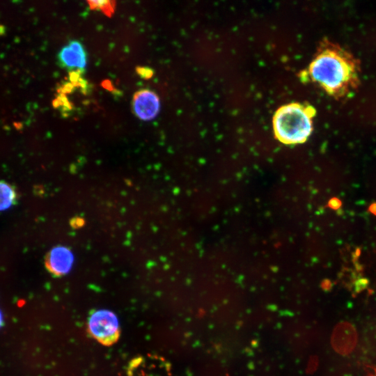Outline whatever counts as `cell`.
I'll use <instances>...</instances> for the list:
<instances>
[{
	"mask_svg": "<svg viewBox=\"0 0 376 376\" xmlns=\"http://www.w3.org/2000/svg\"><path fill=\"white\" fill-rule=\"evenodd\" d=\"M372 376H376V370H375V373Z\"/></svg>",
	"mask_w": 376,
	"mask_h": 376,
	"instance_id": "obj_13",
	"label": "cell"
},
{
	"mask_svg": "<svg viewBox=\"0 0 376 376\" xmlns=\"http://www.w3.org/2000/svg\"><path fill=\"white\" fill-rule=\"evenodd\" d=\"M356 332L352 325L341 323L337 326L332 336L334 347L341 354H347L354 347Z\"/></svg>",
	"mask_w": 376,
	"mask_h": 376,
	"instance_id": "obj_7",
	"label": "cell"
},
{
	"mask_svg": "<svg viewBox=\"0 0 376 376\" xmlns=\"http://www.w3.org/2000/svg\"><path fill=\"white\" fill-rule=\"evenodd\" d=\"M159 107L160 102L158 96L150 90H140L134 95L133 111L141 120H150L155 118L159 113Z\"/></svg>",
	"mask_w": 376,
	"mask_h": 376,
	"instance_id": "obj_4",
	"label": "cell"
},
{
	"mask_svg": "<svg viewBox=\"0 0 376 376\" xmlns=\"http://www.w3.org/2000/svg\"><path fill=\"white\" fill-rule=\"evenodd\" d=\"M329 205L332 208L337 209V208H338L340 207V202L339 200H338L336 198H333V199L331 200V201L329 203Z\"/></svg>",
	"mask_w": 376,
	"mask_h": 376,
	"instance_id": "obj_11",
	"label": "cell"
},
{
	"mask_svg": "<svg viewBox=\"0 0 376 376\" xmlns=\"http://www.w3.org/2000/svg\"><path fill=\"white\" fill-rule=\"evenodd\" d=\"M72 263L70 251L64 247H56L51 250L45 260L46 267L49 272L56 276L67 273Z\"/></svg>",
	"mask_w": 376,
	"mask_h": 376,
	"instance_id": "obj_6",
	"label": "cell"
},
{
	"mask_svg": "<svg viewBox=\"0 0 376 376\" xmlns=\"http://www.w3.org/2000/svg\"><path fill=\"white\" fill-rule=\"evenodd\" d=\"M137 73L144 79H150L153 75V71L149 68H137Z\"/></svg>",
	"mask_w": 376,
	"mask_h": 376,
	"instance_id": "obj_10",
	"label": "cell"
},
{
	"mask_svg": "<svg viewBox=\"0 0 376 376\" xmlns=\"http://www.w3.org/2000/svg\"><path fill=\"white\" fill-rule=\"evenodd\" d=\"M58 59L62 67L81 70L86 65V53L79 42L73 40L61 49Z\"/></svg>",
	"mask_w": 376,
	"mask_h": 376,
	"instance_id": "obj_5",
	"label": "cell"
},
{
	"mask_svg": "<svg viewBox=\"0 0 376 376\" xmlns=\"http://www.w3.org/2000/svg\"><path fill=\"white\" fill-rule=\"evenodd\" d=\"M315 107L309 104L292 102L279 107L273 116L275 137L285 145L304 143L313 130Z\"/></svg>",
	"mask_w": 376,
	"mask_h": 376,
	"instance_id": "obj_2",
	"label": "cell"
},
{
	"mask_svg": "<svg viewBox=\"0 0 376 376\" xmlns=\"http://www.w3.org/2000/svg\"><path fill=\"white\" fill-rule=\"evenodd\" d=\"M91 9L102 11L105 15L111 16L114 11V2L111 1H88Z\"/></svg>",
	"mask_w": 376,
	"mask_h": 376,
	"instance_id": "obj_9",
	"label": "cell"
},
{
	"mask_svg": "<svg viewBox=\"0 0 376 376\" xmlns=\"http://www.w3.org/2000/svg\"><path fill=\"white\" fill-rule=\"evenodd\" d=\"M87 329L100 343L110 346L119 339L120 329L116 315L108 310H98L89 317Z\"/></svg>",
	"mask_w": 376,
	"mask_h": 376,
	"instance_id": "obj_3",
	"label": "cell"
},
{
	"mask_svg": "<svg viewBox=\"0 0 376 376\" xmlns=\"http://www.w3.org/2000/svg\"><path fill=\"white\" fill-rule=\"evenodd\" d=\"M311 79L328 94L342 96L357 81V64L344 50L331 45L322 49L308 68Z\"/></svg>",
	"mask_w": 376,
	"mask_h": 376,
	"instance_id": "obj_1",
	"label": "cell"
},
{
	"mask_svg": "<svg viewBox=\"0 0 376 376\" xmlns=\"http://www.w3.org/2000/svg\"><path fill=\"white\" fill-rule=\"evenodd\" d=\"M3 325V315L1 311H0V327Z\"/></svg>",
	"mask_w": 376,
	"mask_h": 376,
	"instance_id": "obj_12",
	"label": "cell"
},
{
	"mask_svg": "<svg viewBox=\"0 0 376 376\" xmlns=\"http://www.w3.org/2000/svg\"><path fill=\"white\" fill-rule=\"evenodd\" d=\"M17 192L10 183L0 180V212L10 209L17 201Z\"/></svg>",
	"mask_w": 376,
	"mask_h": 376,
	"instance_id": "obj_8",
	"label": "cell"
}]
</instances>
